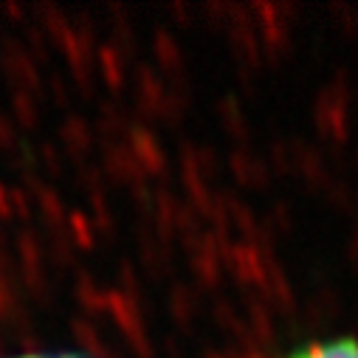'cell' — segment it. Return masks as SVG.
<instances>
[{
  "instance_id": "cell-2",
  "label": "cell",
  "mask_w": 358,
  "mask_h": 358,
  "mask_svg": "<svg viewBox=\"0 0 358 358\" xmlns=\"http://www.w3.org/2000/svg\"><path fill=\"white\" fill-rule=\"evenodd\" d=\"M29 358H43V355H29Z\"/></svg>"
},
{
  "instance_id": "cell-1",
  "label": "cell",
  "mask_w": 358,
  "mask_h": 358,
  "mask_svg": "<svg viewBox=\"0 0 358 358\" xmlns=\"http://www.w3.org/2000/svg\"><path fill=\"white\" fill-rule=\"evenodd\" d=\"M291 358H358V338H330V341L308 344Z\"/></svg>"
}]
</instances>
